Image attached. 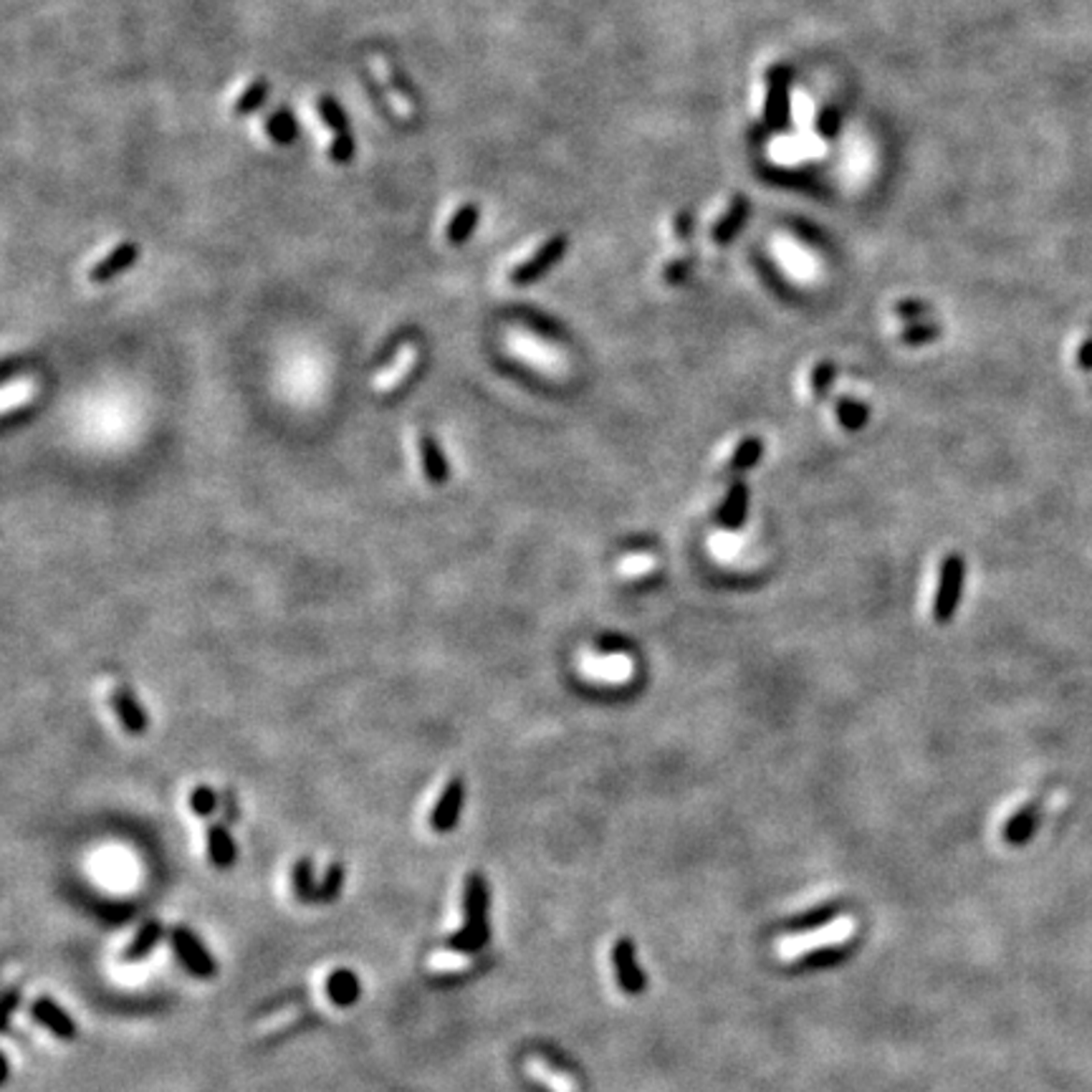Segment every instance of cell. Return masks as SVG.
Instances as JSON below:
<instances>
[{"mask_svg":"<svg viewBox=\"0 0 1092 1092\" xmlns=\"http://www.w3.org/2000/svg\"><path fill=\"white\" fill-rule=\"evenodd\" d=\"M489 880L481 872H474L465 880V895H463V913H465V926L458 933L447 938V948L456 951L461 956L478 954L483 946H489L490 941V920H489Z\"/></svg>","mask_w":1092,"mask_h":1092,"instance_id":"6da1fadb","label":"cell"},{"mask_svg":"<svg viewBox=\"0 0 1092 1092\" xmlns=\"http://www.w3.org/2000/svg\"><path fill=\"white\" fill-rule=\"evenodd\" d=\"M855 929H858V920L852 918V915H840V918L830 920V923L819 926V929L779 938V941H776V954H779V958H784V961H791V958L807 956L812 954V951H817V948L843 943V941L852 938Z\"/></svg>","mask_w":1092,"mask_h":1092,"instance_id":"7a4b0ae2","label":"cell"},{"mask_svg":"<svg viewBox=\"0 0 1092 1092\" xmlns=\"http://www.w3.org/2000/svg\"><path fill=\"white\" fill-rule=\"evenodd\" d=\"M963 576H966V561L961 554H948L943 564H941V574H938V589L936 600H933V619L936 622H951L958 610L963 594Z\"/></svg>","mask_w":1092,"mask_h":1092,"instance_id":"3957f363","label":"cell"},{"mask_svg":"<svg viewBox=\"0 0 1092 1092\" xmlns=\"http://www.w3.org/2000/svg\"><path fill=\"white\" fill-rule=\"evenodd\" d=\"M567 248L569 241L564 235H554L549 241H544L529 259H524L521 263H517V266L511 268L508 281L514 286H529L533 284V281H539L542 276L549 274L551 268L560 263V259L567 253Z\"/></svg>","mask_w":1092,"mask_h":1092,"instance_id":"277c9868","label":"cell"},{"mask_svg":"<svg viewBox=\"0 0 1092 1092\" xmlns=\"http://www.w3.org/2000/svg\"><path fill=\"white\" fill-rule=\"evenodd\" d=\"M372 69L377 77L379 87L390 99V109L400 117V120H410L415 114V94L413 89L407 87V81L403 74L390 64L385 56H372Z\"/></svg>","mask_w":1092,"mask_h":1092,"instance_id":"5b68a950","label":"cell"},{"mask_svg":"<svg viewBox=\"0 0 1092 1092\" xmlns=\"http://www.w3.org/2000/svg\"><path fill=\"white\" fill-rule=\"evenodd\" d=\"M173 946L180 963L195 979H213L216 976V961L207 954V948L188 926H177L173 930Z\"/></svg>","mask_w":1092,"mask_h":1092,"instance_id":"8992f818","label":"cell"},{"mask_svg":"<svg viewBox=\"0 0 1092 1092\" xmlns=\"http://www.w3.org/2000/svg\"><path fill=\"white\" fill-rule=\"evenodd\" d=\"M789 87L791 71L787 66H774L766 71V124L769 130H784L789 121Z\"/></svg>","mask_w":1092,"mask_h":1092,"instance_id":"52a82bcc","label":"cell"},{"mask_svg":"<svg viewBox=\"0 0 1092 1092\" xmlns=\"http://www.w3.org/2000/svg\"><path fill=\"white\" fill-rule=\"evenodd\" d=\"M463 800H465V782L463 779H461V776L447 779L446 787H443V791H440L438 801H435V809H433V815H431V827L435 830V832L446 834L458 825V819H461V809H463Z\"/></svg>","mask_w":1092,"mask_h":1092,"instance_id":"ba28073f","label":"cell"},{"mask_svg":"<svg viewBox=\"0 0 1092 1092\" xmlns=\"http://www.w3.org/2000/svg\"><path fill=\"white\" fill-rule=\"evenodd\" d=\"M109 701H112L114 716L120 718V723L124 726V731L132 733V736H142V733H147L149 721H147L145 708L139 705L135 693H132L124 683H117V686H114L112 693H109Z\"/></svg>","mask_w":1092,"mask_h":1092,"instance_id":"9c48e42d","label":"cell"},{"mask_svg":"<svg viewBox=\"0 0 1092 1092\" xmlns=\"http://www.w3.org/2000/svg\"><path fill=\"white\" fill-rule=\"evenodd\" d=\"M612 961H615V971H617V981L622 989L637 997L640 991L645 989V976L637 966L635 943L630 938H619L615 948H612Z\"/></svg>","mask_w":1092,"mask_h":1092,"instance_id":"30bf717a","label":"cell"},{"mask_svg":"<svg viewBox=\"0 0 1092 1092\" xmlns=\"http://www.w3.org/2000/svg\"><path fill=\"white\" fill-rule=\"evenodd\" d=\"M139 259V248L132 241L120 243L117 248H112L102 261H96L94 266L89 268V281L92 284H106L124 271H130Z\"/></svg>","mask_w":1092,"mask_h":1092,"instance_id":"8fae6325","label":"cell"},{"mask_svg":"<svg viewBox=\"0 0 1092 1092\" xmlns=\"http://www.w3.org/2000/svg\"><path fill=\"white\" fill-rule=\"evenodd\" d=\"M31 1014H34L35 1022L41 1024V1027H46L53 1037H59V1040L64 1042L77 1040V1024H74V1019L49 997L35 999Z\"/></svg>","mask_w":1092,"mask_h":1092,"instance_id":"7c38bea8","label":"cell"},{"mask_svg":"<svg viewBox=\"0 0 1092 1092\" xmlns=\"http://www.w3.org/2000/svg\"><path fill=\"white\" fill-rule=\"evenodd\" d=\"M418 450H420L422 474H425V478H428L433 486H443V483L450 478V465H447L446 453H443V447H440V443L435 440V435L428 431H420V435H418Z\"/></svg>","mask_w":1092,"mask_h":1092,"instance_id":"4fadbf2b","label":"cell"},{"mask_svg":"<svg viewBox=\"0 0 1092 1092\" xmlns=\"http://www.w3.org/2000/svg\"><path fill=\"white\" fill-rule=\"evenodd\" d=\"M748 213H751V203H748L744 195H733L729 207L723 210V216L718 218L714 228H711V238H714V243H718V246L731 243L733 238H736V233H739L741 228H744V223H746Z\"/></svg>","mask_w":1092,"mask_h":1092,"instance_id":"5bb4252c","label":"cell"},{"mask_svg":"<svg viewBox=\"0 0 1092 1092\" xmlns=\"http://www.w3.org/2000/svg\"><path fill=\"white\" fill-rule=\"evenodd\" d=\"M746 514H748V486L744 481H733L731 486H729L726 499H723V506H721V511H718V518H721L723 529H729V532H739L741 526H744V521H746Z\"/></svg>","mask_w":1092,"mask_h":1092,"instance_id":"9a60e30c","label":"cell"},{"mask_svg":"<svg viewBox=\"0 0 1092 1092\" xmlns=\"http://www.w3.org/2000/svg\"><path fill=\"white\" fill-rule=\"evenodd\" d=\"M207 852H210V860L220 870L231 868L235 862V843H233L231 832L223 822H213L207 827Z\"/></svg>","mask_w":1092,"mask_h":1092,"instance_id":"2e32d148","label":"cell"},{"mask_svg":"<svg viewBox=\"0 0 1092 1092\" xmlns=\"http://www.w3.org/2000/svg\"><path fill=\"white\" fill-rule=\"evenodd\" d=\"M362 986L360 979L354 976L349 969H336L327 979V997L334 1001L336 1006H352L360 1001Z\"/></svg>","mask_w":1092,"mask_h":1092,"instance_id":"e0dca14e","label":"cell"},{"mask_svg":"<svg viewBox=\"0 0 1092 1092\" xmlns=\"http://www.w3.org/2000/svg\"><path fill=\"white\" fill-rule=\"evenodd\" d=\"M1037 825H1040V807L1037 804H1027L1006 822L1004 840L1009 844H1024L1032 837Z\"/></svg>","mask_w":1092,"mask_h":1092,"instance_id":"ac0fdd59","label":"cell"},{"mask_svg":"<svg viewBox=\"0 0 1092 1092\" xmlns=\"http://www.w3.org/2000/svg\"><path fill=\"white\" fill-rule=\"evenodd\" d=\"M526 1070H529V1075H532L533 1080H539L542 1085H546L551 1092H576L574 1080L569 1075H564V1072H560V1070H554L546 1059L532 1057L526 1062Z\"/></svg>","mask_w":1092,"mask_h":1092,"instance_id":"d6986e66","label":"cell"},{"mask_svg":"<svg viewBox=\"0 0 1092 1092\" xmlns=\"http://www.w3.org/2000/svg\"><path fill=\"white\" fill-rule=\"evenodd\" d=\"M761 456H764V440L757 438V435H748V438H744L739 446H736L726 471L731 475L746 474V471H751V468L761 461Z\"/></svg>","mask_w":1092,"mask_h":1092,"instance_id":"ffe728a7","label":"cell"},{"mask_svg":"<svg viewBox=\"0 0 1092 1092\" xmlns=\"http://www.w3.org/2000/svg\"><path fill=\"white\" fill-rule=\"evenodd\" d=\"M478 218H481V210H478V206H474V203H468V206L461 207L456 216L450 218V223H447L446 231L447 243H450V246H461V243L468 241V238L474 235L475 225H478Z\"/></svg>","mask_w":1092,"mask_h":1092,"instance_id":"44dd1931","label":"cell"},{"mask_svg":"<svg viewBox=\"0 0 1092 1092\" xmlns=\"http://www.w3.org/2000/svg\"><path fill=\"white\" fill-rule=\"evenodd\" d=\"M834 415H837V420H840V425H843L844 431L858 433L868 425L870 407L865 403H860V400H855V397H840V400L834 403Z\"/></svg>","mask_w":1092,"mask_h":1092,"instance_id":"7402d4cb","label":"cell"},{"mask_svg":"<svg viewBox=\"0 0 1092 1092\" xmlns=\"http://www.w3.org/2000/svg\"><path fill=\"white\" fill-rule=\"evenodd\" d=\"M317 890L314 886V862L309 858H302L293 868V893L302 903H317Z\"/></svg>","mask_w":1092,"mask_h":1092,"instance_id":"603a6c76","label":"cell"},{"mask_svg":"<svg viewBox=\"0 0 1092 1092\" xmlns=\"http://www.w3.org/2000/svg\"><path fill=\"white\" fill-rule=\"evenodd\" d=\"M345 880H347L345 865L332 862L327 868V872H324V880L319 883L317 903H334L336 898L342 895V890H345Z\"/></svg>","mask_w":1092,"mask_h":1092,"instance_id":"cb8c5ba5","label":"cell"},{"mask_svg":"<svg viewBox=\"0 0 1092 1092\" xmlns=\"http://www.w3.org/2000/svg\"><path fill=\"white\" fill-rule=\"evenodd\" d=\"M163 938V926L160 923H147V926H142V930L137 933V938L132 941L130 948H127V954H124V958L127 961H139V958H145L152 948L157 946V941Z\"/></svg>","mask_w":1092,"mask_h":1092,"instance_id":"d4e9b609","label":"cell"},{"mask_svg":"<svg viewBox=\"0 0 1092 1092\" xmlns=\"http://www.w3.org/2000/svg\"><path fill=\"white\" fill-rule=\"evenodd\" d=\"M263 130L276 145H291L296 139V121H293L291 112H276L263 121Z\"/></svg>","mask_w":1092,"mask_h":1092,"instance_id":"484cf974","label":"cell"},{"mask_svg":"<svg viewBox=\"0 0 1092 1092\" xmlns=\"http://www.w3.org/2000/svg\"><path fill=\"white\" fill-rule=\"evenodd\" d=\"M317 112H319V117L324 120V124H327L329 130L334 132V135H349V127H347V114H345V109L336 104L334 96H329V94L319 96Z\"/></svg>","mask_w":1092,"mask_h":1092,"instance_id":"4316f807","label":"cell"},{"mask_svg":"<svg viewBox=\"0 0 1092 1092\" xmlns=\"http://www.w3.org/2000/svg\"><path fill=\"white\" fill-rule=\"evenodd\" d=\"M266 96H268V81L266 78H256V81H253V84L246 89V92H241V94H238V99H235V104H233V114H235V117H243V114L256 112L259 106H263Z\"/></svg>","mask_w":1092,"mask_h":1092,"instance_id":"83f0119b","label":"cell"},{"mask_svg":"<svg viewBox=\"0 0 1092 1092\" xmlns=\"http://www.w3.org/2000/svg\"><path fill=\"white\" fill-rule=\"evenodd\" d=\"M415 362H418V354H415V349H404L403 354H400V360H397L395 370H390L388 375H382L377 382L379 390H392V388H400V385H404L407 382V377H410V372L415 370Z\"/></svg>","mask_w":1092,"mask_h":1092,"instance_id":"f1b7e54d","label":"cell"},{"mask_svg":"<svg viewBox=\"0 0 1092 1092\" xmlns=\"http://www.w3.org/2000/svg\"><path fill=\"white\" fill-rule=\"evenodd\" d=\"M834 379H837V367H834L832 362H819L817 367L812 370V377H809V390H812V395L817 397V400L830 397V392H832L834 388Z\"/></svg>","mask_w":1092,"mask_h":1092,"instance_id":"f546056e","label":"cell"},{"mask_svg":"<svg viewBox=\"0 0 1092 1092\" xmlns=\"http://www.w3.org/2000/svg\"><path fill=\"white\" fill-rule=\"evenodd\" d=\"M941 336V327L938 324H923V321H913L901 332V342L908 347H923Z\"/></svg>","mask_w":1092,"mask_h":1092,"instance_id":"4dcf8cb0","label":"cell"},{"mask_svg":"<svg viewBox=\"0 0 1092 1092\" xmlns=\"http://www.w3.org/2000/svg\"><path fill=\"white\" fill-rule=\"evenodd\" d=\"M216 807H218L216 791L210 789L207 784H198V787L192 789V794H190V809H192L198 817H210V815L216 812Z\"/></svg>","mask_w":1092,"mask_h":1092,"instance_id":"1f68e13d","label":"cell"},{"mask_svg":"<svg viewBox=\"0 0 1092 1092\" xmlns=\"http://www.w3.org/2000/svg\"><path fill=\"white\" fill-rule=\"evenodd\" d=\"M929 314L930 306L926 302H920V299H903V302L895 304V317H901L903 321H908V324L920 321V319H926Z\"/></svg>","mask_w":1092,"mask_h":1092,"instance_id":"d6a6232c","label":"cell"},{"mask_svg":"<svg viewBox=\"0 0 1092 1092\" xmlns=\"http://www.w3.org/2000/svg\"><path fill=\"white\" fill-rule=\"evenodd\" d=\"M352 155H354L352 137H349V135H334L332 145H329V157H332L336 164H345L352 160Z\"/></svg>","mask_w":1092,"mask_h":1092,"instance_id":"836d02e7","label":"cell"},{"mask_svg":"<svg viewBox=\"0 0 1092 1092\" xmlns=\"http://www.w3.org/2000/svg\"><path fill=\"white\" fill-rule=\"evenodd\" d=\"M690 271H693V259H678L665 266L662 276H665L668 284H683L690 276Z\"/></svg>","mask_w":1092,"mask_h":1092,"instance_id":"e575fe53","label":"cell"},{"mask_svg":"<svg viewBox=\"0 0 1092 1092\" xmlns=\"http://www.w3.org/2000/svg\"><path fill=\"white\" fill-rule=\"evenodd\" d=\"M630 650V643H625L622 637H603L600 643H597V653L600 655H617V653H628Z\"/></svg>","mask_w":1092,"mask_h":1092,"instance_id":"d590c367","label":"cell"},{"mask_svg":"<svg viewBox=\"0 0 1092 1092\" xmlns=\"http://www.w3.org/2000/svg\"><path fill=\"white\" fill-rule=\"evenodd\" d=\"M819 132L825 135V137H830V135H834V132L840 130V117H837V112L834 109H825L822 112V117H819Z\"/></svg>","mask_w":1092,"mask_h":1092,"instance_id":"8d00e7d4","label":"cell"},{"mask_svg":"<svg viewBox=\"0 0 1092 1092\" xmlns=\"http://www.w3.org/2000/svg\"><path fill=\"white\" fill-rule=\"evenodd\" d=\"M465 963H468L465 961V956L458 954L456 958H453V956H435L431 961V966L433 969H438V971H446V969H463Z\"/></svg>","mask_w":1092,"mask_h":1092,"instance_id":"74e56055","label":"cell"},{"mask_svg":"<svg viewBox=\"0 0 1092 1092\" xmlns=\"http://www.w3.org/2000/svg\"><path fill=\"white\" fill-rule=\"evenodd\" d=\"M1077 364H1080L1083 370H1092V339H1087V342L1080 347V352H1077Z\"/></svg>","mask_w":1092,"mask_h":1092,"instance_id":"f35d334b","label":"cell"},{"mask_svg":"<svg viewBox=\"0 0 1092 1092\" xmlns=\"http://www.w3.org/2000/svg\"><path fill=\"white\" fill-rule=\"evenodd\" d=\"M675 233H678L680 238H686V235H690V233H693V218L686 216V213H683V216L675 218Z\"/></svg>","mask_w":1092,"mask_h":1092,"instance_id":"ab89813d","label":"cell"},{"mask_svg":"<svg viewBox=\"0 0 1092 1092\" xmlns=\"http://www.w3.org/2000/svg\"><path fill=\"white\" fill-rule=\"evenodd\" d=\"M16 1004H18V991L16 989H8V991H6V1001H3V1012H6V1024L10 1022V1016H13V1012H16Z\"/></svg>","mask_w":1092,"mask_h":1092,"instance_id":"60d3db41","label":"cell"},{"mask_svg":"<svg viewBox=\"0 0 1092 1092\" xmlns=\"http://www.w3.org/2000/svg\"><path fill=\"white\" fill-rule=\"evenodd\" d=\"M16 392H18V397H21V400H26V397L31 395V388H28V385H23V388H18ZM3 403H6V407H8V410H10V407H13V388L6 390V397H3Z\"/></svg>","mask_w":1092,"mask_h":1092,"instance_id":"b9f144b4","label":"cell"},{"mask_svg":"<svg viewBox=\"0 0 1092 1092\" xmlns=\"http://www.w3.org/2000/svg\"><path fill=\"white\" fill-rule=\"evenodd\" d=\"M8 1072H10L8 1052H3V1083H8Z\"/></svg>","mask_w":1092,"mask_h":1092,"instance_id":"7bdbcfd3","label":"cell"}]
</instances>
